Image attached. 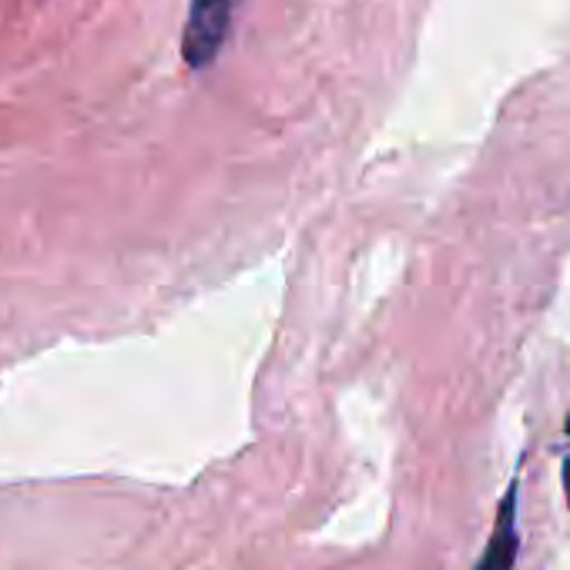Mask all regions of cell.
<instances>
[{"label": "cell", "instance_id": "1", "mask_svg": "<svg viewBox=\"0 0 570 570\" xmlns=\"http://www.w3.org/2000/svg\"><path fill=\"white\" fill-rule=\"evenodd\" d=\"M232 0H191L185 35H181V58L188 68H208L232 28Z\"/></svg>", "mask_w": 570, "mask_h": 570}, {"label": "cell", "instance_id": "2", "mask_svg": "<svg viewBox=\"0 0 570 570\" xmlns=\"http://www.w3.org/2000/svg\"><path fill=\"white\" fill-rule=\"evenodd\" d=\"M517 547H520V537H517V480H513L497 510V523H493L490 543H487L476 570H513Z\"/></svg>", "mask_w": 570, "mask_h": 570}, {"label": "cell", "instance_id": "3", "mask_svg": "<svg viewBox=\"0 0 570 570\" xmlns=\"http://www.w3.org/2000/svg\"><path fill=\"white\" fill-rule=\"evenodd\" d=\"M563 490H567V500H570V456L563 460Z\"/></svg>", "mask_w": 570, "mask_h": 570}, {"label": "cell", "instance_id": "4", "mask_svg": "<svg viewBox=\"0 0 570 570\" xmlns=\"http://www.w3.org/2000/svg\"><path fill=\"white\" fill-rule=\"evenodd\" d=\"M567 430H570V420H567Z\"/></svg>", "mask_w": 570, "mask_h": 570}]
</instances>
